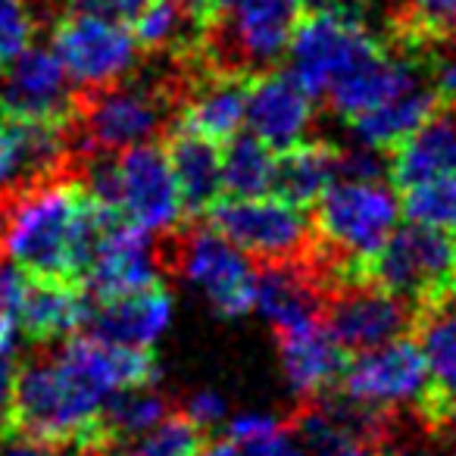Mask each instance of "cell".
<instances>
[{
	"mask_svg": "<svg viewBox=\"0 0 456 456\" xmlns=\"http://www.w3.org/2000/svg\"><path fill=\"white\" fill-rule=\"evenodd\" d=\"M16 347V319L10 313H0V354H13Z\"/></svg>",
	"mask_w": 456,
	"mask_h": 456,
	"instance_id": "f35d334b",
	"label": "cell"
},
{
	"mask_svg": "<svg viewBox=\"0 0 456 456\" xmlns=\"http://www.w3.org/2000/svg\"><path fill=\"white\" fill-rule=\"evenodd\" d=\"M191 456H241V450L232 441H207V444H197Z\"/></svg>",
	"mask_w": 456,
	"mask_h": 456,
	"instance_id": "74e56055",
	"label": "cell"
},
{
	"mask_svg": "<svg viewBox=\"0 0 456 456\" xmlns=\"http://www.w3.org/2000/svg\"><path fill=\"white\" fill-rule=\"evenodd\" d=\"M172 412V403L163 394H153L151 387H126V391L113 394L103 403L101 416H97L94 437L103 441H116V437H132L141 431L159 425Z\"/></svg>",
	"mask_w": 456,
	"mask_h": 456,
	"instance_id": "4316f807",
	"label": "cell"
},
{
	"mask_svg": "<svg viewBox=\"0 0 456 456\" xmlns=\"http://www.w3.org/2000/svg\"><path fill=\"white\" fill-rule=\"evenodd\" d=\"M0 260H4V256H0Z\"/></svg>",
	"mask_w": 456,
	"mask_h": 456,
	"instance_id": "b9f144b4",
	"label": "cell"
},
{
	"mask_svg": "<svg viewBox=\"0 0 456 456\" xmlns=\"http://www.w3.org/2000/svg\"><path fill=\"white\" fill-rule=\"evenodd\" d=\"M281 419L269 416V412H241L228 422V441L235 444V447H244L250 441H260V437L273 435V431L281 428Z\"/></svg>",
	"mask_w": 456,
	"mask_h": 456,
	"instance_id": "4dcf8cb0",
	"label": "cell"
},
{
	"mask_svg": "<svg viewBox=\"0 0 456 456\" xmlns=\"http://www.w3.org/2000/svg\"><path fill=\"white\" fill-rule=\"evenodd\" d=\"M313 10H354L360 0H304Z\"/></svg>",
	"mask_w": 456,
	"mask_h": 456,
	"instance_id": "ab89813d",
	"label": "cell"
},
{
	"mask_svg": "<svg viewBox=\"0 0 456 456\" xmlns=\"http://www.w3.org/2000/svg\"><path fill=\"white\" fill-rule=\"evenodd\" d=\"M147 0H69V10L78 13H94L103 20L122 22V26H132V20L141 13Z\"/></svg>",
	"mask_w": 456,
	"mask_h": 456,
	"instance_id": "1f68e13d",
	"label": "cell"
},
{
	"mask_svg": "<svg viewBox=\"0 0 456 456\" xmlns=\"http://www.w3.org/2000/svg\"><path fill=\"white\" fill-rule=\"evenodd\" d=\"M437 110V91L428 72H422L419 78H412L410 85H403L400 91H394L391 97L379 103V107L366 110L362 116H356L350 122L356 141L379 151H394L400 141H406L431 113Z\"/></svg>",
	"mask_w": 456,
	"mask_h": 456,
	"instance_id": "ffe728a7",
	"label": "cell"
},
{
	"mask_svg": "<svg viewBox=\"0 0 456 456\" xmlns=\"http://www.w3.org/2000/svg\"><path fill=\"white\" fill-rule=\"evenodd\" d=\"M51 51L63 63L69 82H76L82 91H94L122 82L138 63L141 47L132 28L122 22L69 10V16H63L53 28Z\"/></svg>",
	"mask_w": 456,
	"mask_h": 456,
	"instance_id": "30bf717a",
	"label": "cell"
},
{
	"mask_svg": "<svg viewBox=\"0 0 456 456\" xmlns=\"http://www.w3.org/2000/svg\"><path fill=\"white\" fill-rule=\"evenodd\" d=\"M91 297L78 281L35 279L28 275L22 300L16 306V329L32 344H53L76 335L88 319Z\"/></svg>",
	"mask_w": 456,
	"mask_h": 456,
	"instance_id": "e0dca14e",
	"label": "cell"
},
{
	"mask_svg": "<svg viewBox=\"0 0 456 456\" xmlns=\"http://www.w3.org/2000/svg\"><path fill=\"white\" fill-rule=\"evenodd\" d=\"M453 32H456V28H453ZM431 82H435L437 97H444V101L456 107V35H453V45H450L447 51H444V57L437 60Z\"/></svg>",
	"mask_w": 456,
	"mask_h": 456,
	"instance_id": "d590c367",
	"label": "cell"
},
{
	"mask_svg": "<svg viewBox=\"0 0 456 456\" xmlns=\"http://www.w3.org/2000/svg\"><path fill=\"white\" fill-rule=\"evenodd\" d=\"M238 450H241V456H306L288 425H281L279 431L260 437V441L244 444V447H238Z\"/></svg>",
	"mask_w": 456,
	"mask_h": 456,
	"instance_id": "d6a6232c",
	"label": "cell"
},
{
	"mask_svg": "<svg viewBox=\"0 0 456 456\" xmlns=\"http://www.w3.org/2000/svg\"><path fill=\"white\" fill-rule=\"evenodd\" d=\"M76 94L57 53L47 47L20 51L0 82V113L13 119H72Z\"/></svg>",
	"mask_w": 456,
	"mask_h": 456,
	"instance_id": "4fadbf2b",
	"label": "cell"
},
{
	"mask_svg": "<svg viewBox=\"0 0 456 456\" xmlns=\"http://www.w3.org/2000/svg\"><path fill=\"white\" fill-rule=\"evenodd\" d=\"M203 216L209 219V228L263 263L300 260L313 250L310 219L300 213V207H291L273 194L225 197L216 200Z\"/></svg>",
	"mask_w": 456,
	"mask_h": 456,
	"instance_id": "ba28073f",
	"label": "cell"
},
{
	"mask_svg": "<svg viewBox=\"0 0 456 456\" xmlns=\"http://www.w3.org/2000/svg\"><path fill=\"white\" fill-rule=\"evenodd\" d=\"M13 178V122L0 113V188H7Z\"/></svg>",
	"mask_w": 456,
	"mask_h": 456,
	"instance_id": "8d00e7d4",
	"label": "cell"
},
{
	"mask_svg": "<svg viewBox=\"0 0 456 456\" xmlns=\"http://www.w3.org/2000/svg\"><path fill=\"white\" fill-rule=\"evenodd\" d=\"M338 178V147L329 141H300L275 157L269 194L291 207H313L316 197Z\"/></svg>",
	"mask_w": 456,
	"mask_h": 456,
	"instance_id": "7402d4cb",
	"label": "cell"
},
{
	"mask_svg": "<svg viewBox=\"0 0 456 456\" xmlns=\"http://www.w3.org/2000/svg\"><path fill=\"white\" fill-rule=\"evenodd\" d=\"M172 319V297L163 285L141 288L132 294H119L110 300H94L88 306V335L122 347L151 350L159 341Z\"/></svg>",
	"mask_w": 456,
	"mask_h": 456,
	"instance_id": "9a60e30c",
	"label": "cell"
},
{
	"mask_svg": "<svg viewBox=\"0 0 456 456\" xmlns=\"http://www.w3.org/2000/svg\"><path fill=\"white\" fill-rule=\"evenodd\" d=\"M400 219V200L385 178H335L313 203V254L335 281L360 279Z\"/></svg>",
	"mask_w": 456,
	"mask_h": 456,
	"instance_id": "7a4b0ae2",
	"label": "cell"
},
{
	"mask_svg": "<svg viewBox=\"0 0 456 456\" xmlns=\"http://www.w3.org/2000/svg\"><path fill=\"white\" fill-rule=\"evenodd\" d=\"M391 178L400 191L422 182H456V107L435 110L391 153Z\"/></svg>",
	"mask_w": 456,
	"mask_h": 456,
	"instance_id": "ac0fdd59",
	"label": "cell"
},
{
	"mask_svg": "<svg viewBox=\"0 0 456 456\" xmlns=\"http://www.w3.org/2000/svg\"><path fill=\"white\" fill-rule=\"evenodd\" d=\"M422 35H447L456 28V0H406Z\"/></svg>",
	"mask_w": 456,
	"mask_h": 456,
	"instance_id": "f1b7e54d",
	"label": "cell"
},
{
	"mask_svg": "<svg viewBox=\"0 0 456 456\" xmlns=\"http://www.w3.org/2000/svg\"><path fill=\"white\" fill-rule=\"evenodd\" d=\"M341 391L350 403L375 412L416 410L431 387L422 347L400 335L385 344L360 350L341 372Z\"/></svg>",
	"mask_w": 456,
	"mask_h": 456,
	"instance_id": "9c48e42d",
	"label": "cell"
},
{
	"mask_svg": "<svg viewBox=\"0 0 456 456\" xmlns=\"http://www.w3.org/2000/svg\"><path fill=\"white\" fill-rule=\"evenodd\" d=\"M128 28L144 51H172L194 41L203 28V13L184 0H147Z\"/></svg>",
	"mask_w": 456,
	"mask_h": 456,
	"instance_id": "d4e9b609",
	"label": "cell"
},
{
	"mask_svg": "<svg viewBox=\"0 0 456 456\" xmlns=\"http://www.w3.org/2000/svg\"><path fill=\"white\" fill-rule=\"evenodd\" d=\"M35 38V13L28 0H0V63H10Z\"/></svg>",
	"mask_w": 456,
	"mask_h": 456,
	"instance_id": "83f0119b",
	"label": "cell"
},
{
	"mask_svg": "<svg viewBox=\"0 0 456 456\" xmlns=\"http://www.w3.org/2000/svg\"><path fill=\"white\" fill-rule=\"evenodd\" d=\"M419 313L403 297L366 279L338 281L322 306V325L347 354H360L416 329Z\"/></svg>",
	"mask_w": 456,
	"mask_h": 456,
	"instance_id": "8fae6325",
	"label": "cell"
},
{
	"mask_svg": "<svg viewBox=\"0 0 456 456\" xmlns=\"http://www.w3.org/2000/svg\"><path fill=\"white\" fill-rule=\"evenodd\" d=\"M13 354H0V441L13 435V391H16Z\"/></svg>",
	"mask_w": 456,
	"mask_h": 456,
	"instance_id": "e575fe53",
	"label": "cell"
},
{
	"mask_svg": "<svg viewBox=\"0 0 456 456\" xmlns=\"http://www.w3.org/2000/svg\"><path fill=\"white\" fill-rule=\"evenodd\" d=\"M385 51L372 28L350 10H313L288 45V72L313 97H325L341 78Z\"/></svg>",
	"mask_w": 456,
	"mask_h": 456,
	"instance_id": "52a82bcc",
	"label": "cell"
},
{
	"mask_svg": "<svg viewBox=\"0 0 456 456\" xmlns=\"http://www.w3.org/2000/svg\"><path fill=\"white\" fill-rule=\"evenodd\" d=\"M275 335H279L281 372H285L288 387L300 400L322 397L341 381V372L347 366V350L329 335L322 319L291 331H275Z\"/></svg>",
	"mask_w": 456,
	"mask_h": 456,
	"instance_id": "2e32d148",
	"label": "cell"
},
{
	"mask_svg": "<svg viewBox=\"0 0 456 456\" xmlns=\"http://www.w3.org/2000/svg\"><path fill=\"white\" fill-rule=\"evenodd\" d=\"M313 101L316 97L306 94L291 72H260L254 82H248L244 122L266 147L285 151L306 141L313 126Z\"/></svg>",
	"mask_w": 456,
	"mask_h": 456,
	"instance_id": "5bb4252c",
	"label": "cell"
},
{
	"mask_svg": "<svg viewBox=\"0 0 456 456\" xmlns=\"http://www.w3.org/2000/svg\"><path fill=\"white\" fill-rule=\"evenodd\" d=\"M178 412H182L191 425H197L200 431H209V428H216L219 422H225L228 403H225V397H222V394H216V391H209V387H207V391L191 394Z\"/></svg>",
	"mask_w": 456,
	"mask_h": 456,
	"instance_id": "f546056e",
	"label": "cell"
},
{
	"mask_svg": "<svg viewBox=\"0 0 456 456\" xmlns=\"http://www.w3.org/2000/svg\"><path fill=\"white\" fill-rule=\"evenodd\" d=\"M248 113V78L213 72L203 82H194L178 103V128L225 144L241 132Z\"/></svg>",
	"mask_w": 456,
	"mask_h": 456,
	"instance_id": "d6986e66",
	"label": "cell"
},
{
	"mask_svg": "<svg viewBox=\"0 0 456 456\" xmlns=\"http://www.w3.org/2000/svg\"><path fill=\"white\" fill-rule=\"evenodd\" d=\"M0 456H76V447H63V444H47L28 435H7L0 441Z\"/></svg>",
	"mask_w": 456,
	"mask_h": 456,
	"instance_id": "836d02e7",
	"label": "cell"
},
{
	"mask_svg": "<svg viewBox=\"0 0 456 456\" xmlns=\"http://www.w3.org/2000/svg\"><path fill=\"white\" fill-rule=\"evenodd\" d=\"M453 456H456V450H453Z\"/></svg>",
	"mask_w": 456,
	"mask_h": 456,
	"instance_id": "60d3db41",
	"label": "cell"
},
{
	"mask_svg": "<svg viewBox=\"0 0 456 456\" xmlns=\"http://www.w3.org/2000/svg\"><path fill=\"white\" fill-rule=\"evenodd\" d=\"M178 103L172 88L113 82L76 94L72 134L82 153H116L126 147L157 141L169 126V113Z\"/></svg>",
	"mask_w": 456,
	"mask_h": 456,
	"instance_id": "5b68a950",
	"label": "cell"
},
{
	"mask_svg": "<svg viewBox=\"0 0 456 456\" xmlns=\"http://www.w3.org/2000/svg\"><path fill=\"white\" fill-rule=\"evenodd\" d=\"M113 216L85 191L76 169L0 188V256L35 279L82 285L97 238Z\"/></svg>",
	"mask_w": 456,
	"mask_h": 456,
	"instance_id": "6da1fadb",
	"label": "cell"
},
{
	"mask_svg": "<svg viewBox=\"0 0 456 456\" xmlns=\"http://www.w3.org/2000/svg\"><path fill=\"white\" fill-rule=\"evenodd\" d=\"M360 279L403 297L416 313L435 310L456 300V238L422 222L394 228Z\"/></svg>",
	"mask_w": 456,
	"mask_h": 456,
	"instance_id": "277c9868",
	"label": "cell"
},
{
	"mask_svg": "<svg viewBox=\"0 0 456 456\" xmlns=\"http://www.w3.org/2000/svg\"><path fill=\"white\" fill-rule=\"evenodd\" d=\"M157 254L159 266L200 288L216 316L241 319L254 310V263L216 228L175 225Z\"/></svg>",
	"mask_w": 456,
	"mask_h": 456,
	"instance_id": "8992f818",
	"label": "cell"
},
{
	"mask_svg": "<svg viewBox=\"0 0 456 456\" xmlns=\"http://www.w3.org/2000/svg\"><path fill=\"white\" fill-rule=\"evenodd\" d=\"M419 347L431 375L428 394L453 397L456 394V300L419 313Z\"/></svg>",
	"mask_w": 456,
	"mask_h": 456,
	"instance_id": "603a6c76",
	"label": "cell"
},
{
	"mask_svg": "<svg viewBox=\"0 0 456 456\" xmlns=\"http://www.w3.org/2000/svg\"><path fill=\"white\" fill-rule=\"evenodd\" d=\"M200 437L203 431L197 425H191L182 412L172 410L163 422L141 431V435L116 437V441L91 437V441L101 456H191Z\"/></svg>",
	"mask_w": 456,
	"mask_h": 456,
	"instance_id": "484cf974",
	"label": "cell"
},
{
	"mask_svg": "<svg viewBox=\"0 0 456 456\" xmlns=\"http://www.w3.org/2000/svg\"><path fill=\"white\" fill-rule=\"evenodd\" d=\"M159 269L163 266L151 232L113 216L97 238L91 263L82 275V288L91 300H110L157 285Z\"/></svg>",
	"mask_w": 456,
	"mask_h": 456,
	"instance_id": "7c38bea8",
	"label": "cell"
},
{
	"mask_svg": "<svg viewBox=\"0 0 456 456\" xmlns=\"http://www.w3.org/2000/svg\"><path fill=\"white\" fill-rule=\"evenodd\" d=\"M304 0H207L203 41L213 72L260 76L285 60Z\"/></svg>",
	"mask_w": 456,
	"mask_h": 456,
	"instance_id": "3957f363",
	"label": "cell"
},
{
	"mask_svg": "<svg viewBox=\"0 0 456 456\" xmlns=\"http://www.w3.org/2000/svg\"><path fill=\"white\" fill-rule=\"evenodd\" d=\"M275 151L256 134H232L222 151V194L260 197L273 188Z\"/></svg>",
	"mask_w": 456,
	"mask_h": 456,
	"instance_id": "cb8c5ba5",
	"label": "cell"
},
{
	"mask_svg": "<svg viewBox=\"0 0 456 456\" xmlns=\"http://www.w3.org/2000/svg\"><path fill=\"white\" fill-rule=\"evenodd\" d=\"M166 157L175 175L184 216H203L222 194V144L188 128H175L166 141Z\"/></svg>",
	"mask_w": 456,
	"mask_h": 456,
	"instance_id": "44dd1931",
	"label": "cell"
}]
</instances>
